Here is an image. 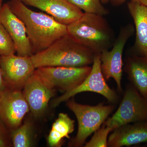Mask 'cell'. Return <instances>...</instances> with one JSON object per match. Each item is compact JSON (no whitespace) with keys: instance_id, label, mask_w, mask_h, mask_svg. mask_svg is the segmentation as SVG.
Returning a JSON list of instances; mask_svg holds the SVG:
<instances>
[{"instance_id":"1","label":"cell","mask_w":147,"mask_h":147,"mask_svg":"<svg viewBox=\"0 0 147 147\" xmlns=\"http://www.w3.org/2000/svg\"><path fill=\"white\" fill-rule=\"evenodd\" d=\"M7 3L25 24L33 55L67 34V25L47 13L31 10L20 0H10Z\"/></svg>"},{"instance_id":"2","label":"cell","mask_w":147,"mask_h":147,"mask_svg":"<svg viewBox=\"0 0 147 147\" xmlns=\"http://www.w3.org/2000/svg\"><path fill=\"white\" fill-rule=\"evenodd\" d=\"M95 55L67 34L30 57L36 69L43 67H81L92 64Z\"/></svg>"},{"instance_id":"3","label":"cell","mask_w":147,"mask_h":147,"mask_svg":"<svg viewBox=\"0 0 147 147\" xmlns=\"http://www.w3.org/2000/svg\"><path fill=\"white\" fill-rule=\"evenodd\" d=\"M67 34L95 55L109 50L116 38L104 16L94 13H84L79 19L67 26Z\"/></svg>"},{"instance_id":"4","label":"cell","mask_w":147,"mask_h":147,"mask_svg":"<svg viewBox=\"0 0 147 147\" xmlns=\"http://www.w3.org/2000/svg\"><path fill=\"white\" fill-rule=\"evenodd\" d=\"M67 101V106L75 115L78 124L77 134L69 143L70 146H83L87 138L100 128L115 109L114 105L101 103L96 105L79 104L74 98Z\"/></svg>"},{"instance_id":"5","label":"cell","mask_w":147,"mask_h":147,"mask_svg":"<svg viewBox=\"0 0 147 147\" xmlns=\"http://www.w3.org/2000/svg\"><path fill=\"white\" fill-rule=\"evenodd\" d=\"M147 121V99L131 84L127 87L117 110L104 122L112 131L122 125Z\"/></svg>"},{"instance_id":"6","label":"cell","mask_w":147,"mask_h":147,"mask_svg":"<svg viewBox=\"0 0 147 147\" xmlns=\"http://www.w3.org/2000/svg\"><path fill=\"white\" fill-rule=\"evenodd\" d=\"M135 28L131 24L121 28L111 50H105L100 54V68L105 80L113 78L115 81L119 91H122L123 54L125 46L134 34Z\"/></svg>"},{"instance_id":"7","label":"cell","mask_w":147,"mask_h":147,"mask_svg":"<svg viewBox=\"0 0 147 147\" xmlns=\"http://www.w3.org/2000/svg\"><path fill=\"white\" fill-rule=\"evenodd\" d=\"M92 67H43L36 69L43 81L55 90L63 92L75 88L89 74Z\"/></svg>"},{"instance_id":"8","label":"cell","mask_w":147,"mask_h":147,"mask_svg":"<svg viewBox=\"0 0 147 147\" xmlns=\"http://www.w3.org/2000/svg\"><path fill=\"white\" fill-rule=\"evenodd\" d=\"M86 92L100 94L110 102H115L118 100V97L115 91L108 86L102 74L100 68V55L95 56L91 71L84 82L75 88L55 98L52 102V106L55 108L76 95Z\"/></svg>"},{"instance_id":"9","label":"cell","mask_w":147,"mask_h":147,"mask_svg":"<svg viewBox=\"0 0 147 147\" xmlns=\"http://www.w3.org/2000/svg\"><path fill=\"white\" fill-rule=\"evenodd\" d=\"M30 111L22 89L6 87L0 93V120L9 130L21 125Z\"/></svg>"},{"instance_id":"10","label":"cell","mask_w":147,"mask_h":147,"mask_svg":"<svg viewBox=\"0 0 147 147\" xmlns=\"http://www.w3.org/2000/svg\"><path fill=\"white\" fill-rule=\"evenodd\" d=\"M1 66L6 87L23 89L36 68L30 57L1 56Z\"/></svg>"},{"instance_id":"11","label":"cell","mask_w":147,"mask_h":147,"mask_svg":"<svg viewBox=\"0 0 147 147\" xmlns=\"http://www.w3.org/2000/svg\"><path fill=\"white\" fill-rule=\"evenodd\" d=\"M22 91L32 115L38 118L45 113L50 99L55 96L56 90L44 82L35 69L26 82Z\"/></svg>"},{"instance_id":"12","label":"cell","mask_w":147,"mask_h":147,"mask_svg":"<svg viewBox=\"0 0 147 147\" xmlns=\"http://www.w3.org/2000/svg\"><path fill=\"white\" fill-rule=\"evenodd\" d=\"M0 23L13 40L17 55L31 57L33 55L25 24L13 13L7 3L3 4L0 10Z\"/></svg>"},{"instance_id":"13","label":"cell","mask_w":147,"mask_h":147,"mask_svg":"<svg viewBox=\"0 0 147 147\" xmlns=\"http://www.w3.org/2000/svg\"><path fill=\"white\" fill-rule=\"evenodd\" d=\"M26 5L45 12L61 24L68 25L79 19L84 12L68 0H20Z\"/></svg>"},{"instance_id":"14","label":"cell","mask_w":147,"mask_h":147,"mask_svg":"<svg viewBox=\"0 0 147 147\" xmlns=\"http://www.w3.org/2000/svg\"><path fill=\"white\" fill-rule=\"evenodd\" d=\"M147 143V121L122 125L108 137V147L129 146Z\"/></svg>"},{"instance_id":"15","label":"cell","mask_w":147,"mask_h":147,"mask_svg":"<svg viewBox=\"0 0 147 147\" xmlns=\"http://www.w3.org/2000/svg\"><path fill=\"white\" fill-rule=\"evenodd\" d=\"M127 7L134 21L136 31L131 54L147 57V6L130 1Z\"/></svg>"},{"instance_id":"16","label":"cell","mask_w":147,"mask_h":147,"mask_svg":"<svg viewBox=\"0 0 147 147\" xmlns=\"http://www.w3.org/2000/svg\"><path fill=\"white\" fill-rule=\"evenodd\" d=\"M124 69L130 84L147 99V57L131 54L126 58Z\"/></svg>"},{"instance_id":"17","label":"cell","mask_w":147,"mask_h":147,"mask_svg":"<svg viewBox=\"0 0 147 147\" xmlns=\"http://www.w3.org/2000/svg\"><path fill=\"white\" fill-rule=\"evenodd\" d=\"M74 121L67 114H59L57 119L53 123L47 138L48 146L51 147L61 146L64 139H69V134L74 131Z\"/></svg>"},{"instance_id":"18","label":"cell","mask_w":147,"mask_h":147,"mask_svg":"<svg viewBox=\"0 0 147 147\" xmlns=\"http://www.w3.org/2000/svg\"><path fill=\"white\" fill-rule=\"evenodd\" d=\"M10 131L11 139L13 147L32 146L33 125L31 122L26 121L18 127Z\"/></svg>"},{"instance_id":"19","label":"cell","mask_w":147,"mask_h":147,"mask_svg":"<svg viewBox=\"0 0 147 147\" xmlns=\"http://www.w3.org/2000/svg\"><path fill=\"white\" fill-rule=\"evenodd\" d=\"M69 2L84 10L85 13L102 16L108 15L109 10L103 6L100 0H68Z\"/></svg>"},{"instance_id":"20","label":"cell","mask_w":147,"mask_h":147,"mask_svg":"<svg viewBox=\"0 0 147 147\" xmlns=\"http://www.w3.org/2000/svg\"><path fill=\"white\" fill-rule=\"evenodd\" d=\"M112 130L109 127L102 124L100 128L94 132L91 139L85 144V147H107L108 135Z\"/></svg>"},{"instance_id":"21","label":"cell","mask_w":147,"mask_h":147,"mask_svg":"<svg viewBox=\"0 0 147 147\" xmlns=\"http://www.w3.org/2000/svg\"><path fill=\"white\" fill-rule=\"evenodd\" d=\"M16 53L13 40L5 27L0 23V56H8Z\"/></svg>"},{"instance_id":"22","label":"cell","mask_w":147,"mask_h":147,"mask_svg":"<svg viewBox=\"0 0 147 147\" xmlns=\"http://www.w3.org/2000/svg\"><path fill=\"white\" fill-rule=\"evenodd\" d=\"M8 128L0 120V147L10 146V134H9Z\"/></svg>"},{"instance_id":"23","label":"cell","mask_w":147,"mask_h":147,"mask_svg":"<svg viewBox=\"0 0 147 147\" xmlns=\"http://www.w3.org/2000/svg\"><path fill=\"white\" fill-rule=\"evenodd\" d=\"M6 86L5 82L3 78L2 71L1 66V56H0V93L5 88Z\"/></svg>"},{"instance_id":"24","label":"cell","mask_w":147,"mask_h":147,"mask_svg":"<svg viewBox=\"0 0 147 147\" xmlns=\"http://www.w3.org/2000/svg\"><path fill=\"white\" fill-rule=\"evenodd\" d=\"M126 1V0H110V2L114 6H119L122 5Z\"/></svg>"},{"instance_id":"25","label":"cell","mask_w":147,"mask_h":147,"mask_svg":"<svg viewBox=\"0 0 147 147\" xmlns=\"http://www.w3.org/2000/svg\"><path fill=\"white\" fill-rule=\"evenodd\" d=\"M130 1L139 3L143 5L147 6V0H130Z\"/></svg>"},{"instance_id":"26","label":"cell","mask_w":147,"mask_h":147,"mask_svg":"<svg viewBox=\"0 0 147 147\" xmlns=\"http://www.w3.org/2000/svg\"><path fill=\"white\" fill-rule=\"evenodd\" d=\"M102 4H107L110 2V0H100Z\"/></svg>"},{"instance_id":"27","label":"cell","mask_w":147,"mask_h":147,"mask_svg":"<svg viewBox=\"0 0 147 147\" xmlns=\"http://www.w3.org/2000/svg\"><path fill=\"white\" fill-rule=\"evenodd\" d=\"M3 0H0V10H1V9L2 8V7L3 5Z\"/></svg>"},{"instance_id":"28","label":"cell","mask_w":147,"mask_h":147,"mask_svg":"<svg viewBox=\"0 0 147 147\" xmlns=\"http://www.w3.org/2000/svg\"><path fill=\"white\" fill-rule=\"evenodd\" d=\"M146 146H147V144L146 145Z\"/></svg>"}]
</instances>
